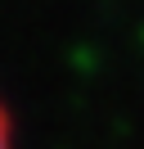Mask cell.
Here are the masks:
<instances>
[{
    "label": "cell",
    "mask_w": 144,
    "mask_h": 149,
    "mask_svg": "<svg viewBox=\"0 0 144 149\" xmlns=\"http://www.w3.org/2000/svg\"><path fill=\"white\" fill-rule=\"evenodd\" d=\"M0 149H18V118L5 95H0Z\"/></svg>",
    "instance_id": "obj_1"
}]
</instances>
